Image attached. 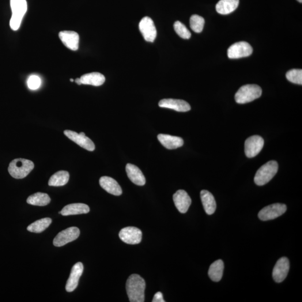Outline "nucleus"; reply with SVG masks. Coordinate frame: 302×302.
<instances>
[{"label": "nucleus", "mask_w": 302, "mask_h": 302, "mask_svg": "<svg viewBox=\"0 0 302 302\" xmlns=\"http://www.w3.org/2000/svg\"><path fill=\"white\" fill-rule=\"evenodd\" d=\"M146 282L138 274H132L126 283L128 297L131 302H145Z\"/></svg>", "instance_id": "f257e3e1"}, {"label": "nucleus", "mask_w": 302, "mask_h": 302, "mask_svg": "<svg viewBox=\"0 0 302 302\" xmlns=\"http://www.w3.org/2000/svg\"><path fill=\"white\" fill-rule=\"evenodd\" d=\"M34 168L35 164L32 161L24 158H17L10 162L8 171L14 178L21 179L27 176Z\"/></svg>", "instance_id": "f03ea898"}, {"label": "nucleus", "mask_w": 302, "mask_h": 302, "mask_svg": "<svg viewBox=\"0 0 302 302\" xmlns=\"http://www.w3.org/2000/svg\"><path fill=\"white\" fill-rule=\"evenodd\" d=\"M278 171L277 161H270L264 164L256 172L254 181L257 186H263L273 178Z\"/></svg>", "instance_id": "7ed1b4c3"}, {"label": "nucleus", "mask_w": 302, "mask_h": 302, "mask_svg": "<svg viewBox=\"0 0 302 302\" xmlns=\"http://www.w3.org/2000/svg\"><path fill=\"white\" fill-rule=\"evenodd\" d=\"M10 6L12 10L10 25L13 30L20 28L22 19L27 11V2L26 0H10Z\"/></svg>", "instance_id": "20e7f679"}, {"label": "nucleus", "mask_w": 302, "mask_h": 302, "mask_svg": "<svg viewBox=\"0 0 302 302\" xmlns=\"http://www.w3.org/2000/svg\"><path fill=\"white\" fill-rule=\"evenodd\" d=\"M262 90L258 85H246L242 86L235 95V100L238 104L250 103L261 96Z\"/></svg>", "instance_id": "39448f33"}, {"label": "nucleus", "mask_w": 302, "mask_h": 302, "mask_svg": "<svg viewBox=\"0 0 302 302\" xmlns=\"http://www.w3.org/2000/svg\"><path fill=\"white\" fill-rule=\"evenodd\" d=\"M286 209V206L284 204H273V205L264 207L260 210L258 214V217L260 220L263 221L273 220L284 214Z\"/></svg>", "instance_id": "423d86ee"}, {"label": "nucleus", "mask_w": 302, "mask_h": 302, "mask_svg": "<svg viewBox=\"0 0 302 302\" xmlns=\"http://www.w3.org/2000/svg\"><path fill=\"white\" fill-rule=\"evenodd\" d=\"M80 231L77 227L68 228L59 232L54 240V246L62 247L78 239Z\"/></svg>", "instance_id": "0eeeda50"}, {"label": "nucleus", "mask_w": 302, "mask_h": 302, "mask_svg": "<svg viewBox=\"0 0 302 302\" xmlns=\"http://www.w3.org/2000/svg\"><path fill=\"white\" fill-rule=\"evenodd\" d=\"M253 52L250 44L246 41H240L231 45L228 50V57L230 59H238L250 56Z\"/></svg>", "instance_id": "6e6552de"}, {"label": "nucleus", "mask_w": 302, "mask_h": 302, "mask_svg": "<svg viewBox=\"0 0 302 302\" xmlns=\"http://www.w3.org/2000/svg\"><path fill=\"white\" fill-rule=\"evenodd\" d=\"M120 239L124 243L130 245H136L141 243L142 232L140 229L134 226H128L121 229L119 233Z\"/></svg>", "instance_id": "1a4fd4ad"}, {"label": "nucleus", "mask_w": 302, "mask_h": 302, "mask_svg": "<svg viewBox=\"0 0 302 302\" xmlns=\"http://www.w3.org/2000/svg\"><path fill=\"white\" fill-rule=\"evenodd\" d=\"M264 141L259 135H253L245 141V152L248 158L254 157L263 148Z\"/></svg>", "instance_id": "9d476101"}, {"label": "nucleus", "mask_w": 302, "mask_h": 302, "mask_svg": "<svg viewBox=\"0 0 302 302\" xmlns=\"http://www.w3.org/2000/svg\"><path fill=\"white\" fill-rule=\"evenodd\" d=\"M139 29L146 41L153 42L157 37V30L152 19L146 17L139 24Z\"/></svg>", "instance_id": "9b49d317"}, {"label": "nucleus", "mask_w": 302, "mask_h": 302, "mask_svg": "<svg viewBox=\"0 0 302 302\" xmlns=\"http://www.w3.org/2000/svg\"><path fill=\"white\" fill-rule=\"evenodd\" d=\"M64 134L82 148L89 151H93L95 149V146L94 142L89 137H86L83 132L77 133L74 131L66 130L64 131Z\"/></svg>", "instance_id": "f8f14e48"}, {"label": "nucleus", "mask_w": 302, "mask_h": 302, "mask_svg": "<svg viewBox=\"0 0 302 302\" xmlns=\"http://www.w3.org/2000/svg\"><path fill=\"white\" fill-rule=\"evenodd\" d=\"M289 261L286 257L279 259L273 270V278L276 283H281L285 280L289 273Z\"/></svg>", "instance_id": "ddd939ff"}, {"label": "nucleus", "mask_w": 302, "mask_h": 302, "mask_svg": "<svg viewBox=\"0 0 302 302\" xmlns=\"http://www.w3.org/2000/svg\"><path fill=\"white\" fill-rule=\"evenodd\" d=\"M83 271H84V265L80 262L76 264L72 268L70 277L66 285L67 292H73L76 289Z\"/></svg>", "instance_id": "4468645a"}, {"label": "nucleus", "mask_w": 302, "mask_h": 302, "mask_svg": "<svg viewBox=\"0 0 302 302\" xmlns=\"http://www.w3.org/2000/svg\"><path fill=\"white\" fill-rule=\"evenodd\" d=\"M173 202L181 213H186L191 204V199L187 192L183 190L177 191L173 195Z\"/></svg>", "instance_id": "2eb2a0df"}, {"label": "nucleus", "mask_w": 302, "mask_h": 302, "mask_svg": "<svg viewBox=\"0 0 302 302\" xmlns=\"http://www.w3.org/2000/svg\"><path fill=\"white\" fill-rule=\"evenodd\" d=\"M158 105L161 108L170 109L179 112H187L191 109L189 104L186 101L179 99H162L160 101Z\"/></svg>", "instance_id": "dca6fc26"}, {"label": "nucleus", "mask_w": 302, "mask_h": 302, "mask_svg": "<svg viewBox=\"0 0 302 302\" xmlns=\"http://www.w3.org/2000/svg\"><path fill=\"white\" fill-rule=\"evenodd\" d=\"M60 40L65 46L74 51L78 50L80 37L76 32L74 31H62L59 33Z\"/></svg>", "instance_id": "f3484780"}, {"label": "nucleus", "mask_w": 302, "mask_h": 302, "mask_svg": "<svg viewBox=\"0 0 302 302\" xmlns=\"http://www.w3.org/2000/svg\"><path fill=\"white\" fill-rule=\"evenodd\" d=\"M99 184L101 187L109 193L115 196H119L122 194V189L119 184L111 177H101Z\"/></svg>", "instance_id": "a211bd4d"}, {"label": "nucleus", "mask_w": 302, "mask_h": 302, "mask_svg": "<svg viewBox=\"0 0 302 302\" xmlns=\"http://www.w3.org/2000/svg\"><path fill=\"white\" fill-rule=\"evenodd\" d=\"M157 138L161 145L169 150L176 149L184 145L183 139L176 136L160 134L158 135Z\"/></svg>", "instance_id": "6ab92c4d"}, {"label": "nucleus", "mask_w": 302, "mask_h": 302, "mask_svg": "<svg viewBox=\"0 0 302 302\" xmlns=\"http://www.w3.org/2000/svg\"><path fill=\"white\" fill-rule=\"evenodd\" d=\"M128 177L132 183L139 186H143L146 184V179L141 170L137 166L128 164L126 167Z\"/></svg>", "instance_id": "aec40b11"}, {"label": "nucleus", "mask_w": 302, "mask_h": 302, "mask_svg": "<svg viewBox=\"0 0 302 302\" xmlns=\"http://www.w3.org/2000/svg\"><path fill=\"white\" fill-rule=\"evenodd\" d=\"M90 211V208L88 205L83 203H74L67 205L60 211V214L63 216H71L87 214Z\"/></svg>", "instance_id": "412c9836"}, {"label": "nucleus", "mask_w": 302, "mask_h": 302, "mask_svg": "<svg viewBox=\"0 0 302 302\" xmlns=\"http://www.w3.org/2000/svg\"><path fill=\"white\" fill-rule=\"evenodd\" d=\"M201 198L206 213L213 214L216 210V202L212 194L208 191L203 190L201 192Z\"/></svg>", "instance_id": "4be33fe9"}, {"label": "nucleus", "mask_w": 302, "mask_h": 302, "mask_svg": "<svg viewBox=\"0 0 302 302\" xmlns=\"http://www.w3.org/2000/svg\"><path fill=\"white\" fill-rule=\"evenodd\" d=\"M239 4V0H220L216 5L217 13L227 15L233 12Z\"/></svg>", "instance_id": "5701e85b"}, {"label": "nucleus", "mask_w": 302, "mask_h": 302, "mask_svg": "<svg viewBox=\"0 0 302 302\" xmlns=\"http://www.w3.org/2000/svg\"><path fill=\"white\" fill-rule=\"evenodd\" d=\"M80 80L82 84L100 86L105 82V77L100 73H92L82 75Z\"/></svg>", "instance_id": "b1692460"}, {"label": "nucleus", "mask_w": 302, "mask_h": 302, "mask_svg": "<svg viewBox=\"0 0 302 302\" xmlns=\"http://www.w3.org/2000/svg\"><path fill=\"white\" fill-rule=\"evenodd\" d=\"M224 263L222 260H218L211 264L208 275L211 281L218 282L221 280L224 274Z\"/></svg>", "instance_id": "393cba45"}, {"label": "nucleus", "mask_w": 302, "mask_h": 302, "mask_svg": "<svg viewBox=\"0 0 302 302\" xmlns=\"http://www.w3.org/2000/svg\"><path fill=\"white\" fill-rule=\"evenodd\" d=\"M70 174L66 171H59L53 175L48 181V185L51 187H61L65 186L69 182Z\"/></svg>", "instance_id": "a878e982"}, {"label": "nucleus", "mask_w": 302, "mask_h": 302, "mask_svg": "<svg viewBox=\"0 0 302 302\" xmlns=\"http://www.w3.org/2000/svg\"><path fill=\"white\" fill-rule=\"evenodd\" d=\"M26 202L30 205L45 206L50 203L51 198L47 194L39 192L29 196Z\"/></svg>", "instance_id": "bb28decb"}, {"label": "nucleus", "mask_w": 302, "mask_h": 302, "mask_svg": "<svg viewBox=\"0 0 302 302\" xmlns=\"http://www.w3.org/2000/svg\"><path fill=\"white\" fill-rule=\"evenodd\" d=\"M52 220L50 218H45L38 220L29 225L27 229L29 232L39 233L43 232L52 224Z\"/></svg>", "instance_id": "cd10ccee"}, {"label": "nucleus", "mask_w": 302, "mask_h": 302, "mask_svg": "<svg viewBox=\"0 0 302 302\" xmlns=\"http://www.w3.org/2000/svg\"><path fill=\"white\" fill-rule=\"evenodd\" d=\"M205 24V19L198 15H193L190 18V25L191 29L196 33L203 31Z\"/></svg>", "instance_id": "c85d7f7f"}, {"label": "nucleus", "mask_w": 302, "mask_h": 302, "mask_svg": "<svg viewBox=\"0 0 302 302\" xmlns=\"http://www.w3.org/2000/svg\"><path fill=\"white\" fill-rule=\"evenodd\" d=\"M173 27L177 35L179 36L181 38L188 39L191 37V33L182 22L179 21H176L173 25Z\"/></svg>", "instance_id": "c756f323"}, {"label": "nucleus", "mask_w": 302, "mask_h": 302, "mask_svg": "<svg viewBox=\"0 0 302 302\" xmlns=\"http://www.w3.org/2000/svg\"><path fill=\"white\" fill-rule=\"evenodd\" d=\"M287 80L298 85H302V70L293 69L286 74Z\"/></svg>", "instance_id": "7c9ffc66"}, {"label": "nucleus", "mask_w": 302, "mask_h": 302, "mask_svg": "<svg viewBox=\"0 0 302 302\" xmlns=\"http://www.w3.org/2000/svg\"><path fill=\"white\" fill-rule=\"evenodd\" d=\"M40 84V78L37 75H32L28 78V86L30 89L37 90L39 88Z\"/></svg>", "instance_id": "2f4dec72"}, {"label": "nucleus", "mask_w": 302, "mask_h": 302, "mask_svg": "<svg viewBox=\"0 0 302 302\" xmlns=\"http://www.w3.org/2000/svg\"><path fill=\"white\" fill-rule=\"evenodd\" d=\"M152 302H165L161 292H158L154 294Z\"/></svg>", "instance_id": "473e14b6"}, {"label": "nucleus", "mask_w": 302, "mask_h": 302, "mask_svg": "<svg viewBox=\"0 0 302 302\" xmlns=\"http://www.w3.org/2000/svg\"><path fill=\"white\" fill-rule=\"evenodd\" d=\"M75 81L76 83L77 84H78L79 85H82L81 81V80H80V78H77L76 79Z\"/></svg>", "instance_id": "72a5a7b5"}, {"label": "nucleus", "mask_w": 302, "mask_h": 302, "mask_svg": "<svg viewBox=\"0 0 302 302\" xmlns=\"http://www.w3.org/2000/svg\"><path fill=\"white\" fill-rule=\"evenodd\" d=\"M297 1L300 3L302 2V0H297Z\"/></svg>", "instance_id": "f704fd0d"}, {"label": "nucleus", "mask_w": 302, "mask_h": 302, "mask_svg": "<svg viewBox=\"0 0 302 302\" xmlns=\"http://www.w3.org/2000/svg\"><path fill=\"white\" fill-rule=\"evenodd\" d=\"M70 81H71V82H74V80H73V79H72V78H71V79H70Z\"/></svg>", "instance_id": "c9c22d12"}]
</instances>
